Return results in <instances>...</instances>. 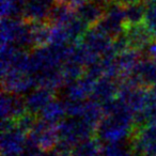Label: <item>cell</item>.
I'll list each match as a JSON object with an SVG mask.
<instances>
[{"mask_svg": "<svg viewBox=\"0 0 156 156\" xmlns=\"http://www.w3.org/2000/svg\"><path fill=\"white\" fill-rule=\"evenodd\" d=\"M129 44L130 48L140 50L144 47H149L153 43L154 37L149 31L144 23L135 26H129L125 29V32L123 33Z\"/></svg>", "mask_w": 156, "mask_h": 156, "instance_id": "30bf717a", "label": "cell"}, {"mask_svg": "<svg viewBox=\"0 0 156 156\" xmlns=\"http://www.w3.org/2000/svg\"><path fill=\"white\" fill-rule=\"evenodd\" d=\"M54 100H56L55 91L45 89V88H39V89L33 90L27 95L25 100L27 111L34 115H37V113L40 115V112Z\"/></svg>", "mask_w": 156, "mask_h": 156, "instance_id": "8fae6325", "label": "cell"}, {"mask_svg": "<svg viewBox=\"0 0 156 156\" xmlns=\"http://www.w3.org/2000/svg\"><path fill=\"white\" fill-rule=\"evenodd\" d=\"M2 156H7V155H2Z\"/></svg>", "mask_w": 156, "mask_h": 156, "instance_id": "d6986e66", "label": "cell"}, {"mask_svg": "<svg viewBox=\"0 0 156 156\" xmlns=\"http://www.w3.org/2000/svg\"><path fill=\"white\" fill-rule=\"evenodd\" d=\"M66 115L64 102L54 100L50 102L43 110L40 112L41 119L48 122L50 124H60L64 120V115Z\"/></svg>", "mask_w": 156, "mask_h": 156, "instance_id": "7c38bea8", "label": "cell"}, {"mask_svg": "<svg viewBox=\"0 0 156 156\" xmlns=\"http://www.w3.org/2000/svg\"><path fill=\"white\" fill-rule=\"evenodd\" d=\"M60 142L58 126L40 119L28 134L27 144L39 147L43 152H50Z\"/></svg>", "mask_w": 156, "mask_h": 156, "instance_id": "3957f363", "label": "cell"}, {"mask_svg": "<svg viewBox=\"0 0 156 156\" xmlns=\"http://www.w3.org/2000/svg\"><path fill=\"white\" fill-rule=\"evenodd\" d=\"M3 92L22 94L30 91L35 86L34 76L30 71L23 69H9L1 73Z\"/></svg>", "mask_w": 156, "mask_h": 156, "instance_id": "277c9868", "label": "cell"}, {"mask_svg": "<svg viewBox=\"0 0 156 156\" xmlns=\"http://www.w3.org/2000/svg\"><path fill=\"white\" fill-rule=\"evenodd\" d=\"M103 147L98 139H88L78 143L72 150V156H98L102 153Z\"/></svg>", "mask_w": 156, "mask_h": 156, "instance_id": "4fadbf2b", "label": "cell"}, {"mask_svg": "<svg viewBox=\"0 0 156 156\" xmlns=\"http://www.w3.org/2000/svg\"><path fill=\"white\" fill-rule=\"evenodd\" d=\"M129 139L136 155L156 156V117L144 125L136 126Z\"/></svg>", "mask_w": 156, "mask_h": 156, "instance_id": "7a4b0ae2", "label": "cell"}, {"mask_svg": "<svg viewBox=\"0 0 156 156\" xmlns=\"http://www.w3.org/2000/svg\"><path fill=\"white\" fill-rule=\"evenodd\" d=\"M27 137L20 128L13 127L1 135V151L2 155L20 156L27 147Z\"/></svg>", "mask_w": 156, "mask_h": 156, "instance_id": "8992f818", "label": "cell"}, {"mask_svg": "<svg viewBox=\"0 0 156 156\" xmlns=\"http://www.w3.org/2000/svg\"><path fill=\"white\" fill-rule=\"evenodd\" d=\"M52 8L49 0H28L23 8L24 20L30 24H44L49 20Z\"/></svg>", "mask_w": 156, "mask_h": 156, "instance_id": "5b68a950", "label": "cell"}, {"mask_svg": "<svg viewBox=\"0 0 156 156\" xmlns=\"http://www.w3.org/2000/svg\"><path fill=\"white\" fill-rule=\"evenodd\" d=\"M120 91V85H118L112 78L103 77L96 80L93 90V100L101 105L110 103L118 98Z\"/></svg>", "mask_w": 156, "mask_h": 156, "instance_id": "9c48e42d", "label": "cell"}, {"mask_svg": "<svg viewBox=\"0 0 156 156\" xmlns=\"http://www.w3.org/2000/svg\"><path fill=\"white\" fill-rule=\"evenodd\" d=\"M27 111L26 103L16 94L2 93L1 98V118L2 121L16 122Z\"/></svg>", "mask_w": 156, "mask_h": 156, "instance_id": "52a82bcc", "label": "cell"}, {"mask_svg": "<svg viewBox=\"0 0 156 156\" xmlns=\"http://www.w3.org/2000/svg\"><path fill=\"white\" fill-rule=\"evenodd\" d=\"M98 156H103V155H102V153H101V154H100V155H98Z\"/></svg>", "mask_w": 156, "mask_h": 156, "instance_id": "ac0fdd59", "label": "cell"}, {"mask_svg": "<svg viewBox=\"0 0 156 156\" xmlns=\"http://www.w3.org/2000/svg\"><path fill=\"white\" fill-rule=\"evenodd\" d=\"M95 83L96 80L87 75L69 83L65 90L66 101H86L93 94Z\"/></svg>", "mask_w": 156, "mask_h": 156, "instance_id": "ba28073f", "label": "cell"}, {"mask_svg": "<svg viewBox=\"0 0 156 156\" xmlns=\"http://www.w3.org/2000/svg\"><path fill=\"white\" fill-rule=\"evenodd\" d=\"M151 2H155L156 3V0H151Z\"/></svg>", "mask_w": 156, "mask_h": 156, "instance_id": "e0dca14e", "label": "cell"}, {"mask_svg": "<svg viewBox=\"0 0 156 156\" xmlns=\"http://www.w3.org/2000/svg\"><path fill=\"white\" fill-rule=\"evenodd\" d=\"M24 5L16 0H1V16L5 18H15L20 13H23Z\"/></svg>", "mask_w": 156, "mask_h": 156, "instance_id": "5bb4252c", "label": "cell"}, {"mask_svg": "<svg viewBox=\"0 0 156 156\" xmlns=\"http://www.w3.org/2000/svg\"><path fill=\"white\" fill-rule=\"evenodd\" d=\"M120 156H136V154H135L132 150H130V151H128V150L125 149V150H124V152Z\"/></svg>", "mask_w": 156, "mask_h": 156, "instance_id": "2e32d148", "label": "cell"}, {"mask_svg": "<svg viewBox=\"0 0 156 156\" xmlns=\"http://www.w3.org/2000/svg\"><path fill=\"white\" fill-rule=\"evenodd\" d=\"M20 156H46V152H43L37 147L27 144L26 149Z\"/></svg>", "mask_w": 156, "mask_h": 156, "instance_id": "9a60e30c", "label": "cell"}, {"mask_svg": "<svg viewBox=\"0 0 156 156\" xmlns=\"http://www.w3.org/2000/svg\"><path fill=\"white\" fill-rule=\"evenodd\" d=\"M60 142L67 144L69 147H74L78 143L83 142L88 139H91L92 136L96 133L89 123L79 118H69L63 120L58 125Z\"/></svg>", "mask_w": 156, "mask_h": 156, "instance_id": "6da1fadb", "label": "cell"}]
</instances>
